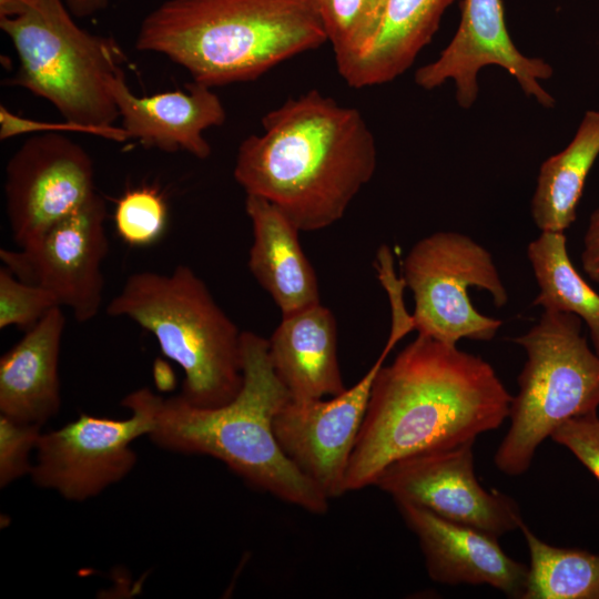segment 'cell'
I'll return each instance as SVG.
<instances>
[{"mask_svg":"<svg viewBox=\"0 0 599 599\" xmlns=\"http://www.w3.org/2000/svg\"><path fill=\"white\" fill-rule=\"evenodd\" d=\"M512 396L481 357L425 335L375 376L345 489L374 486L390 464L497 429Z\"/></svg>","mask_w":599,"mask_h":599,"instance_id":"1","label":"cell"},{"mask_svg":"<svg viewBox=\"0 0 599 599\" xmlns=\"http://www.w3.org/2000/svg\"><path fill=\"white\" fill-rule=\"evenodd\" d=\"M261 122L263 133L244 139L235 159L233 175L246 195L266 199L300 231L341 220L377 165L375 139L359 110L313 89Z\"/></svg>","mask_w":599,"mask_h":599,"instance_id":"2","label":"cell"},{"mask_svg":"<svg viewBox=\"0 0 599 599\" xmlns=\"http://www.w3.org/2000/svg\"><path fill=\"white\" fill-rule=\"evenodd\" d=\"M243 384L217 407H200L181 395H155L148 437L179 454L219 459L247 484L314 515L328 509L327 497L282 450L273 428L275 415L291 398L268 355V341L242 333Z\"/></svg>","mask_w":599,"mask_h":599,"instance_id":"3","label":"cell"},{"mask_svg":"<svg viewBox=\"0 0 599 599\" xmlns=\"http://www.w3.org/2000/svg\"><path fill=\"white\" fill-rule=\"evenodd\" d=\"M325 42L313 0H166L143 19L135 48L213 88L253 81Z\"/></svg>","mask_w":599,"mask_h":599,"instance_id":"4","label":"cell"},{"mask_svg":"<svg viewBox=\"0 0 599 599\" xmlns=\"http://www.w3.org/2000/svg\"><path fill=\"white\" fill-rule=\"evenodd\" d=\"M150 332L184 372L181 396L200 407L232 400L243 384L242 333L187 265L131 274L105 308Z\"/></svg>","mask_w":599,"mask_h":599,"instance_id":"5","label":"cell"},{"mask_svg":"<svg viewBox=\"0 0 599 599\" xmlns=\"http://www.w3.org/2000/svg\"><path fill=\"white\" fill-rule=\"evenodd\" d=\"M63 0H27L22 13L0 19L19 59L11 80L49 101L67 122L111 140L128 139L114 126L119 111L109 81L126 61L110 37L80 28Z\"/></svg>","mask_w":599,"mask_h":599,"instance_id":"6","label":"cell"},{"mask_svg":"<svg viewBox=\"0 0 599 599\" xmlns=\"http://www.w3.org/2000/svg\"><path fill=\"white\" fill-rule=\"evenodd\" d=\"M573 314L544 309L539 321L514 338L527 355L511 398L509 428L494 463L504 474L526 473L542 441L566 420L598 412L599 355Z\"/></svg>","mask_w":599,"mask_h":599,"instance_id":"7","label":"cell"},{"mask_svg":"<svg viewBox=\"0 0 599 599\" xmlns=\"http://www.w3.org/2000/svg\"><path fill=\"white\" fill-rule=\"evenodd\" d=\"M414 297V331L449 345L461 338L493 339L500 319L479 313L469 287L490 293L500 308L508 293L490 252L457 232H436L416 242L403 261V276Z\"/></svg>","mask_w":599,"mask_h":599,"instance_id":"8","label":"cell"},{"mask_svg":"<svg viewBox=\"0 0 599 599\" xmlns=\"http://www.w3.org/2000/svg\"><path fill=\"white\" fill-rule=\"evenodd\" d=\"M155 393L139 388L122 405L124 419L81 414L62 427L42 433L30 473L32 481L67 500L84 501L121 481L136 464L132 443L149 436Z\"/></svg>","mask_w":599,"mask_h":599,"instance_id":"9","label":"cell"},{"mask_svg":"<svg viewBox=\"0 0 599 599\" xmlns=\"http://www.w3.org/2000/svg\"><path fill=\"white\" fill-rule=\"evenodd\" d=\"M390 311L387 342L354 386L327 399L290 398L274 417L273 428L282 450L329 500L346 494L347 469L375 376L395 345L414 331L412 315L404 305Z\"/></svg>","mask_w":599,"mask_h":599,"instance_id":"10","label":"cell"},{"mask_svg":"<svg viewBox=\"0 0 599 599\" xmlns=\"http://www.w3.org/2000/svg\"><path fill=\"white\" fill-rule=\"evenodd\" d=\"M106 205L95 193L78 211L18 250H0V260L18 278L52 293L75 321L93 319L102 305V262L109 251Z\"/></svg>","mask_w":599,"mask_h":599,"instance_id":"11","label":"cell"},{"mask_svg":"<svg viewBox=\"0 0 599 599\" xmlns=\"http://www.w3.org/2000/svg\"><path fill=\"white\" fill-rule=\"evenodd\" d=\"M474 443L399 459L383 470L374 486L396 505L416 506L497 538L519 529L524 520L515 499L479 484Z\"/></svg>","mask_w":599,"mask_h":599,"instance_id":"12","label":"cell"},{"mask_svg":"<svg viewBox=\"0 0 599 599\" xmlns=\"http://www.w3.org/2000/svg\"><path fill=\"white\" fill-rule=\"evenodd\" d=\"M95 193L93 163L80 144L57 132L26 140L6 166L12 240L18 247L28 245Z\"/></svg>","mask_w":599,"mask_h":599,"instance_id":"13","label":"cell"},{"mask_svg":"<svg viewBox=\"0 0 599 599\" xmlns=\"http://www.w3.org/2000/svg\"><path fill=\"white\" fill-rule=\"evenodd\" d=\"M488 65L506 70L522 92L540 105H555V99L541 85V81L551 78L552 67L516 48L506 27L501 0H463L454 37L436 60L416 71L415 83L433 90L453 80L457 103L469 109L478 97V73Z\"/></svg>","mask_w":599,"mask_h":599,"instance_id":"14","label":"cell"},{"mask_svg":"<svg viewBox=\"0 0 599 599\" xmlns=\"http://www.w3.org/2000/svg\"><path fill=\"white\" fill-rule=\"evenodd\" d=\"M396 506L418 539L432 580L447 586L487 585L522 599L528 566L510 558L497 537L416 506Z\"/></svg>","mask_w":599,"mask_h":599,"instance_id":"15","label":"cell"},{"mask_svg":"<svg viewBox=\"0 0 599 599\" xmlns=\"http://www.w3.org/2000/svg\"><path fill=\"white\" fill-rule=\"evenodd\" d=\"M109 89L128 139L165 152L185 151L201 160L211 155L204 131L226 120L222 101L211 87L192 81L185 91L138 97L122 70L109 81Z\"/></svg>","mask_w":599,"mask_h":599,"instance_id":"16","label":"cell"},{"mask_svg":"<svg viewBox=\"0 0 599 599\" xmlns=\"http://www.w3.org/2000/svg\"><path fill=\"white\" fill-rule=\"evenodd\" d=\"M65 317L52 308L0 358V414L43 426L61 407L59 358Z\"/></svg>","mask_w":599,"mask_h":599,"instance_id":"17","label":"cell"},{"mask_svg":"<svg viewBox=\"0 0 599 599\" xmlns=\"http://www.w3.org/2000/svg\"><path fill=\"white\" fill-rule=\"evenodd\" d=\"M268 341L273 368L292 399H318L342 394L337 325L321 303L282 316Z\"/></svg>","mask_w":599,"mask_h":599,"instance_id":"18","label":"cell"},{"mask_svg":"<svg viewBox=\"0 0 599 599\" xmlns=\"http://www.w3.org/2000/svg\"><path fill=\"white\" fill-rule=\"evenodd\" d=\"M245 211L253 233L250 271L282 316L321 303L317 276L303 252L296 225L276 205L256 195H246Z\"/></svg>","mask_w":599,"mask_h":599,"instance_id":"19","label":"cell"},{"mask_svg":"<svg viewBox=\"0 0 599 599\" xmlns=\"http://www.w3.org/2000/svg\"><path fill=\"white\" fill-rule=\"evenodd\" d=\"M454 1L386 0L373 38L358 52L336 63L339 75L356 89L393 81L432 41Z\"/></svg>","mask_w":599,"mask_h":599,"instance_id":"20","label":"cell"},{"mask_svg":"<svg viewBox=\"0 0 599 599\" xmlns=\"http://www.w3.org/2000/svg\"><path fill=\"white\" fill-rule=\"evenodd\" d=\"M598 156L599 110H588L569 144L539 167L530 212L540 232H565L576 221L587 176Z\"/></svg>","mask_w":599,"mask_h":599,"instance_id":"21","label":"cell"},{"mask_svg":"<svg viewBox=\"0 0 599 599\" xmlns=\"http://www.w3.org/2000/svg\"><path fill=\"white\" fill-rule=\"evenodd\" d=\"M527 256L539 288L532 304L577 315L599 355V294L575 268L565 232H541L529 243Z\"/></svg>","mask_w":599,"mask_h":599,"instance_id":"22","label":"cell"},{"mask_svg":"<svg viewBox=\"0 0 599 599\" xmlns=\"http://www.w3.org/2000/svg\"><path fill=\"white\" fill-rule=\"evenodd\" d=\"M530 564L522 599H599V555L551 546L521 521Z\"/></svg>","mask_w":599,"mask_h":599,"instance_id":"23","label":"cell"},{"mask_svg":"<svg viewBox=\"0 0 599 599\" xmlns=\"http://www.w3.org/2000/svg\"><path fill=\"white\" fill-rule=\"evenodd\" d=\"M335 62L363 49L375 34L386 0H313Z\"/></svg>","mask_w":599,"mask_h":599,"instance_id":"24","label":"cell"},{"mask_svg":"<svg viewBox=\"0 0 599 599\" xmlns=\"http://www.w3.org/2000/svg\"><path fill=\"white\" fill-rule=\"evenodd\" d=\"M113 220L121 240L130 246L146 247L165 232L166 203L155 189L130 190L118 201Z\"/></svg>","mask_w":599,"mask_h":599,"instance_id":"25","label":"cell"},{"mask_svg":"<svg viewBox=\"0 0 599 599\" xmlns=\"http://www.w3.org/2000/svg\"><path fill=\"white\" fill-rule=\"evenodd\" d=\"M57 306L60 304L52 293L18 278L6 266L0 268L1 329L16 326L28 331Z\"/></svg>","mask_w":599,"mask_h":599,"instance_id":"26","label":"cell"},{"mask_svg":"<svg viewBox=\"0 0 599 599\" xmlns=\"http://www.w3.org/2000/svg\"><path fill=\"white\" fill-rule=\"evenodd\" d=\"M42 426L13 420L0 414V487L30 475Z\"/></svg>","mask_w":599,"mask_h":599,"instance_id":"27","label":"cell"},{"mask_svg":"<svg viewBox=\"0 0 599 599\" xmlns=\"http://www.w3.org/2000/svg\"><path fill=\"white\" fill-rule=\"evenodd\" d=\"M550 438L569 449L599 481V416L591 412L562 423Z\"/></svg>","mask_w":599,"mask_h":599,"instance_id":"28","label":"cell"},{"mask_svg":"<svg viewBox=\"0 0 599 599\" xmlns=\"http://www.w3.org/2000/svg\"><path fill=\"white\" fill-rule=\"evenodd\" d=\"M580 260L583 272L599 284V207L589 217Z\"/></svg>","mask_w":599,"mask_h":599,"instance_id":"29","label":"cell"},{"mask_svg":"<svg viewBox=\"0 0 599 599\" xmlns=\"http://www.w3.org/2000/svg\"><path fill=\"white\" fill-rule=\"evenodd\" d=\"M69 11L78 18L92 16L104 9L109 0H63Z\"/></svg>","mask_w":599,"mask_h":599,"instance_id":"30","label":"cell"},{"mask_svg":"<svg viewBox=\"0 0 599 599\" xmlns=\"http://www.w3.org/2000/svg\"><path fill=\"white\" fill-rule=\"evenodd\" d=\"M26 6L27 0H0V19L19 16Z\"/></svg>","mask_w":599,"mask_h":599,"instance_id":"31","label":"cell"}]
</instances>
